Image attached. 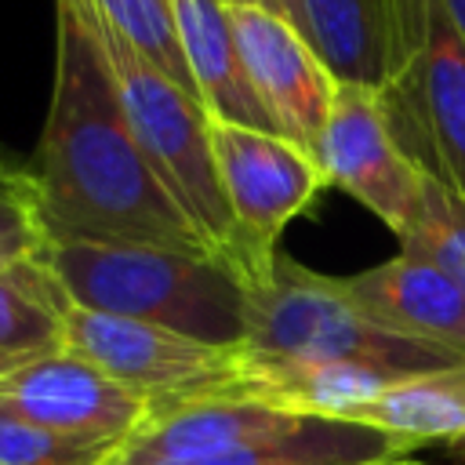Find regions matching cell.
<instances>
[{
    "label": "cell",
    "instance_id": "1",
    "mask_svg": "<svg viewBox=\"0 0 465 465\" xmlns=\"http://www.w3.org/2000/svg\"><path fill=\"white\" fill-rule=\"evenodd\" d=\"M29 171L51 243H145L211 254L127 127L87 0H58L54 87Z\"/></svg>",
    "mask_w": 465,
    "mask_h": 465
},
{
    "label": "cell",
    "instance_id": "2",
    "mask_svg": "<svg viewBox=\"0 0 465 465\" xmlns=\"http://www.w3.org/2000/svg\"><path fill=\"white\" fill-rule=\"evenodd\" d=\"M44 265L80 309L243 345L247 280L214 254L145 243H51Z\"/></svg>",
    "mask_w": 465,
    "mask_h": 465
},
{
    "label": "cell",
    "instance_id": "3",
    "mask_svg": "<svg viewBox=\"0 0 465 465\" xmlns=\"http://www.w3.org/2000/svg\"><path fill=\"white\" fill-rule=\"evenodd\" d=\"M243 349L258 363H356L392 381L465 363L454 349L403 338L374 323L345 294L341 280L320 276L287 254H276L265 280L247 283Z\"/></svg>",
    "mask_w": 465,
    "mask_h": 465
},
{
    "label": "cell",
    "instance_id": "4",
    "mask_svg": "<svg viewBox=\"0 0 465 465\" xmlns=\"http://www.w3.org/2000/svg\"><path fill=\"white\" fill-rule=\"evenodd\" d=\"M94 25L116 76L127 127L145 163L153 167L167 196L182 207V214L193 222V229L203 236L207 251L225 265H232L251 283L254 280L251 254L240 240L236 218L222 189L214 142H211V116L203 113L200 98L182 84H174L167 73H160L131 44H124L98 15Z\"/></svg>",
    "mask_w": 465,
    "mask_h": 465
},
{
    "label": "cell",
    "instance_id": "5",
    "mask_svg": "<svg viewBox=\"0 0 465 465\" xmlns=\"http://www.w3.org/2000/svg\"><path fill=\"white\" fill-rule=\"evenodd\" d=\"M385 124L425 174L465 193V36L443 0H385Z\"/></svg>",
    "mask_w": 465,
    "mask_h": 465
},
{
    "label": "cell",
    "instance_id": "6",
    "mask_svg": "<svg viewBox=\"0 0 465 465\" xmlns=\"http://www.w3.org/2000/svg\"><path fill=\"white\" fill-rule=\"evenodd\" d=\"M65 349L145 396L153 414L200 400H258V374L243 345H211L156 323L69 305Z\"/></svg>",
    "mask_w": 465,
    "mask_h": 465
},
{
    "label": "cell",
    "instance_id": "7",
    "mask_svg": "<svg viewBox=\"0 0 465 465\" xmlns=\"http://www.w3.org/2000/svg\"><path fill=\"white\" fill-rule=\"evenodd\" d=\"M211 142L229 211L251 254V283H258L280 254L276 243L283 229L327 189V178L316 156L276 131L211 124Z\"/></svg>",
    "mask_w": 465,
    "mask_h": 465
},
{
    "label": "cell",
    "instance_id": "8",
    "mask_svg": "<svg viewBox=\"0 0 465 465\" xmlns=\"http://www.w3.org/2000/svg\"><path fill=\"white\" fill-rule=\"evenodd\" d=\"M316 160L327 189L349 193L389 232H403L421 203L425 171L392 138L378 91L360 84H338Z\"/></svg>",
    "mask_w": 465,
    "mask_h": 465
},
{
    "label": "cell",
    "instance_id": "9",
    "mask_svg": "<svg viewBox=\"0 0 465 465\" xmlns=\"http://www.w3.org/2000/svg\"><path fill=\"white\" fill-rule=\"evenodd\" d=\"M232 33L247 69V80L269 113L276 134L316 156L338 80L316 54V47L283 18L258 4L232 7Z\"/></svg>",
    "mask_w": 465,
    "mask_h": 465
},
{
    "label": "cell",
    "instance_id": "10",
    "mask_svg": "<svg viewBox=\"0 0 465 465\" xmlns=\"http://www.w3.org/2000/svg\"><path fill=\"white\" fill-rule=\"evenodd\" d=\"M0 407H11L54 432L116 447L153 418V403L145 396L69 349L0 378Z\"/></svg>",
    "mask_w": 465,
    "mask_h": 465
},
{
    "label": "cell",
    "instance_id": "11",
    "mask_svg": "<svg viewBox=\"0 0 465 465\" xmlns=\"http://www.w3.org/2000/svg\"><path fill=\"white\" fill-rule=\"evenodd\" d=\"M341 287L374 323L465 356V294L425 258L400 251L381 265L345 276Z\"/></svg>",
    "mask_w": 465,
    "mask_h": 465
},
{
    "label": "cell",
    "instance_id": "12",
    "mask_svg": "<svg viewBox=\"0 0 465 465\" xmlns=\"http://www.w3.org/2000/svg\"><path fill=\"white\" fill-rule=\"evenodd\" d=\"M309 414L272 407L265 400H200L153 414L120 450L116 461H171L203 458L247 443H265L294 432Z\"/></svg>",
    "mask_w": 465,
    "mask_h": 465
},
{
    "label": "cell",
    "instance_id": "13",
    "mask_svg": "<svg viewBox=\"0 0 465 465\" xmlns=\"http://www.w3.org/2000/svg\"><path fill=\"white\" fill-rule=\"evenodd\" d=\"M182 58L211 124L276 131L262 109L232 33V7L222 0H171Z\"/></svg>",
    "mask_w": 465,
    "mask_h": 465
},
{
    "label": "cell",
    "instance_id": "14",
    "mask_svg": "<svg viewBox=\"0 0 465 465\" xmlns=\"http://www.w3.org/2000/svg\"><path fill=\"white\" fill-rule=\"evenodd\" d=\"M411 443L371 429L363 421L320 418L309 414L294 432L247 443L203 458H171V461H113V465H381L411 458Z\"/></svg>",
    "mask_w": 465,
    "mask_h": 465
},
{
    "label": "cell",
    "instance_id": "15",
    "mask_svg": "<svg viewBox=\"0 0 465 465\" xmlns=\"http://www.w3.org/2000/svg\"><path fill=\"white\" fill-rule=\"evenodd\" d=\"M371 429H381L414 450L421 443H454L465 436V363L425 371L385 385L367 407L352 414Z\"/></svg>",
    "mask_w": 465,
    "mask_h": 465
},
{
    "label": "cell",
    "instance_id": "16",
    "mask_svg": "<svg viewBox=\"0 0 465 465\" xmlns=\"http://www.w3.org/2000/svg\"><path fill=\"white\" fill-rule=\"evenodd\" d=\"M69 305L44 258L0 272V378L65 349Z\"/></svg>",
    "mask_w": 465,
    "mask_h": 465
},
{
    "label": "cell",
    "instance_id": "17",
    "mask_svg": "<svg viewBox=\"0 0 465 465\" xmlns=\"http://www.w3.org/2000/svg\"><path fill=\"white\" fill-rule=\"evenodd\" d=\"M305 36L338 84L381 91L389 54L385 0H302Z\"/></svg>",
    "mask_w": 465,
    "mask_h": 465
},
{
    "label": "cell",
    "instance_id": "18",
    "mask_svg": "<svg viewBox=\"0 0 465 465\" xmlns=\"http://www.w3.org/2000/svg\"><path fill=\"white\" fill-rule=\"evenodd\" d=\"M396 240L400 251L425 258L465 294V193L425 174L421 203Z\"/></svg>",
    "mask_w": 465,
    "mask_h": 465
},
{
    "label": "cell",
    "instance_id": "19",
    "mask_svg": "<svg viewBox=\"0 0 465 465\" xmlns=\"http://www.w3.org/2000/svg\"><path fill=\"white\" fill-rule=\"evenodd\" d=\"M91 11L142 58H149L160 73H167L174 84L193 91L178 29H174V7L171 0H87ZM196 94V91H193Z\"/></svg>",
    "mask_w": 465,
    "mask_h": 465
},
{
    "label": "cell",
    "instance_id": "20",
    "mask_svg": "<svg viewBox=\"0 0 465 465\" xmlns=\"http://www.w3.org/2000/svg\"><path fill=\"white\" fill-rule=\"evenodd\" d=\"M124 447L76 440L0 407V465H113Z\"/></svg>",
    "mask_w": 465,
    "mask_h": 465
},
{
    "label": "cell",
    "instance_id": "21",
    "mask_svg": "<svg viewBox=\"0 0 465 465\" xmlns=\"http://www.w3.org/2000/svg\"><path fill=\"white\" fill-rule=\"evenodd\" d=\"M51 236L40 214V193L29 167L0 160V272L44 258Z\"/></svg>",
    "mask_w": 465,
    "mask_h": 465
},
{
    "label": "cell",
    "instance_id": "22",
    "mask_svg": "<svg viewBox=\"0 0 465 465\" xmlns=\"http://www.w3.org/2000/svg\"><path fill=\"white\" fill-rule=\"evenodd\" d=\"M258 7H265L269 15L291 22V25L305 36V11H302V0H258ZM305 40H309V36H305Z\"/></svg>",
    "mask_w": 465,
    "mask_h": 465
},
{
    "label": "cell",
    "instance_id": "23",
    "mask_svg": "<svg viewBox=\"0 0 465 465\" xmlns=\"http://www.w3.org/2000/svg\"><path fill=\"white\" fill-rule=\"evenodd\" d=\"M447 4V11H450V18H454V25L461 29V36H465V0H443Z\"/></svg>",
    "mask_w": 465,
    "mask_h": 465
},
{
    "label": "cell",
    "instance_id": "24",
    "mask_svg": "<svg viewBox=\"0 0 465 465\" xmlns=\"http://www.w3.org/2000/svg\"><path fill=\"white\" fill-rule=\"evenodd\" d=\"M443 450H447V458H450V461H465V436H461V440H454V443H443Z\"/></svg>",
    "mask_w": 465,
    "mask_h": 465
},
{
    "label": "cell",
    "instance_id": "25",
    "mask_svg": "<svg viewBox=\"0 0 465 465\" xmlns=\"http://www.w3.org/2000/svg\"><path fill=\"white\" fill-rule=\"evenodd\" d=\"M381 465H425V461H418V458L411 454V458H396V461H381Z\"/></svg>",
    "mask_w": 465,
    "mask_h": 465
},
{
    "label": "cell",
    "instance_id": "26",
    "mask_svg": "<svg viewBox=\"0 0 465 465\" xmlns=\"http://www.w3.org/2000/svg\"><path fill=\"white\" fill-rule=\"evenodd\" d=\"M222 4H229V7H247V4H258V0H222Z\"/></svg>",
    "mask_w": 465,
    "mask_h": 465
}]
</instances>
